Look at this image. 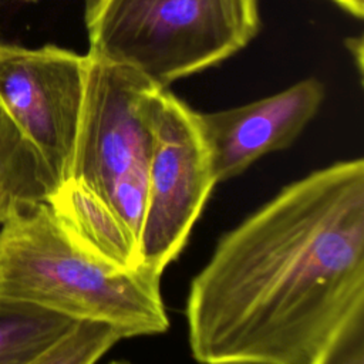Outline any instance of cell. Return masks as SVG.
Segmentation results:
<instances>
[{
    "mask_svg": "<svg viewBox=\"0 0 364 364\" xmlns=\"http://www.w3.org/2000/svg\"><path fill=\"white\" fill-rule=\"evenodd\" d=\"M121 336L108 324L77 321L55 344L30 364H94Z\"/></svg>",
    "mask_w": 364,
    "mask_h": 364,
    "instance_id": "obj_11",
    "label": "cell"
},
{
    "mask_svg": "<svg viewBox=\"0 0 364 364\" xmlns=\"http://www.w3.org/2000/svg\"><path fill=\"white\" fill-rule=\"evenodd\" d=\"M77 321L0 297V364H30L67 334Z\"/></svg>",
    "mask_w": 364,
    "mask_h": 364,
    "instance_id": "obj_10",
    "label": "cell"
},
{
    "mask_svg": "<svg viewBox=\"0 0 364 364\" xmlns=\"http://www.w3.org/2000/svg\"><path fill=\"white\" fill-rule=\"evenodd\" d=\"M313 364H364V309L343 324Z\"/></svg>",
    "mask_w": 364,
    "mask_h": 364,
    "instance_id": "obj_12",
    "label": "cell"
},
{
    "mask_svg": "<svg viewBox=\"0 0 364 364\" xmlns=\"http://www.w3.org/2000/svg\"><path fill=\"white\" fill-rule=\"evenodd\" d=\"M24 1H34V0H24Z\"/></svg>",
    "mask_w": 364,
    "mask_h": 364,
    "instance_id": "obj_15",
    "label": "cell"
},
{
    "mask_svg": "<svg viewBox=\"0 0 364 364\" xmlns=\"http://www.w3.org/2000/svg\"><path fill=\"white\" fill-rule=\"evenodd\" d=\"M85 74V54L54 44H0V107L34 146L55 188L68 179Z\"/></svg>",
    "mask_w": 364,
    "mask_h": 364,
    "instance_id": "obj_6",
    "label": "cell"
},
{
    "mask_svg": "<svg viewBox=\"0 0 364 364\" xmlns=\"http://www.w3.org/2000/svg\"><path fill=\"white\" fill-rule=\"evenodd\" d=\"M87 55L85 92L68 179L101 196L139 239L161 87Z\"/></svg>",
    "mask_w": 364,
    "mask_h": 364,
    "instance_id": "obj_4",
    "label": "cell"
},
{
    "mask_svg": "<svg viewBox=\"0 0 364 364\" xmlns=\"http://www.w3.org/2000/svg\"><path fill=\"white\" fill-rule=\"evenodd\" d=\"M88 55L168 88L222 63L260 28L257 0H85Z\"/></svg>",
    "mask_w": 364,
    "mask_h": 364,
    "instance_id": "obj_3",
    "label": "cell"
},
{
    "mask_svg": "<svg viewBox=\"0 0 364 364\" xmlns=\"http://www.w3.org/2000/svg\"><path fill=\"white\" fill-rule=\"evenodd\" d=\"M341 10L351 14L353 17L363 18L364 16V0H331Z\"/></svg>",
    "mask_w": 364,
    "mask_h": 364,
    "instance_id": "obj_13",
    "label": "cell"
},
{
    "mask_svg": "<svg viewBox=\"0 0 364 364\" xmlns=\"http://www.w3.org/2000/svg\"><path fill=\"white\" fill-rule=\"evenodd\" d=\"M323 100V84L307 78L246 105L198 112L216 182L232 179L260 156L291 145Z\"/></svg>",
    "mask_w": 364,
    "mask_h": 364,
    "instance_id": "obj_7",
    "label": "cell"
},
{
    "mask_svg": "<svg viewBox=\"0 0 364 364\" xmlns=\"http://www.w3.org/2000/svg\"><path fill=\"white\" fill-rule=\"evenodd\" d=\"M216 183L198 112L162 88L152 115V149L138 239L142 270L161 279L185 247Z\"/></svg>",
    "mask_w": 364,
    "mask_h": 364,
    "instance_id": "obj_5",
    "label": "cell"
},
{
    "mask_svg": "<svg viewBox=\"0 0 364 364\" xmlns=\"http://www.w3.org/2000/svg\"><path fill=\"white\" fill-rule=\"evenodd\" d=\"M158 277L121 270L67 233L47 200L16 203L0 226V297L111 326L121 338L161 334L169 320Z\"/></svg>",
    "mask_w": 364,
    "mask_h": 364,
    "instance_id": "obj_2",
    "label": "cell"
},
{
    "mask_svg": "<svg viewBox=\"0 0 364 364\" xmlns=\"http://www.w3.org/2000/svg\"><path fill=\"white\" fill-rule=\"evenodd\" d=\"M54 189L37 151L0 107V226L16 203L46 200Z\"/></svg>",
    "mask_w": 364,
    "mask_h": 364,
    "instance_id": "obj_9",
    "label": "cell"
},
{
    "mask_svg": "<svg viewBox=\"0 0 364 364\" xmlns=\"http://www.w3.org/2000/svg\"><path fill=\"white\" fill-rule=\"evenodd\" d=\"M46 200L73 240L90 255L121 270L141 269L136 237L82 182L67 179Z\"/></svg>",
    "mask_w": 364,
    "mask_h": 364,
    "instance_id": "obj_8",
    "label": "cell"
},
{
    "mask_svg": "<svg viewBox=\"0 0 364 364\" xmlns=\"http://www.w3.org/2000/svg\"><path fill=\"white\" fill-rule=\"evenodd\" d=\"M109 364H129V363H127V361H112Z\"/></svg>",
    "mask_w": 364,
    "mask_h": 364,
    "instance_id": "obj_14",
    "label": "cell"
},
{
    "mask_svg": "<svg viewBox=\"0 0 364 364\" xmlns=\"http://www.w3.org/2000/svg\"><path fill=\"white\" fill-rule=\"evenodd\" d=\"M361 309L357 158L284 186L218 240L189 287V347L200 364H313Z\"/></svg>",
    "mask_w": 364,
    "mask_h": 364,
    "instance_id": "obj_1",
    "label": "cell"
}]
</instances>
